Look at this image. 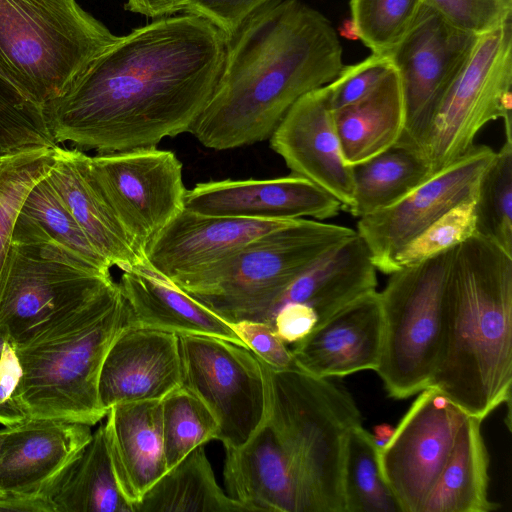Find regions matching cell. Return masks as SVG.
<instances>
[{
    "label": "cell",
    "instance_id": "obj_25",
    "mask_svg": "<svg viewBox=\"0 0 512 512\" xmlns=\"http://www.w3.org/2000/svg\"><path fill=\"white\" fill-rule=\"evenodd\" d=\"M118 286L128 325L214 336L245 346L230 323L145 266L122 270Z\"/></svg>",
    "mask_w": 512,
    "mask_h": 512
},
{
    "label": "cell",
    "instance_id": "obj_31",
    "mask_svg": "<svg viewBox=\"0 0 512 512\" xmlns=\"http://www.w3.org/2000/svg\"><path fill=\"white\" fill-rule=\"evenodd\" d=\"M379 447L362 424L348 435L343 463L345 512H402L383 479Z\"/></svg>",
    "mask_w": 512,
    "mask_h": 512
},
{
    "label": "cell",
    "instance_id": "obj_28",
    "mask_svg": "<svg viewBox=\"0 0 512 512\" xmlns=\"http://www.w3.org/2000/svg\"><path fill=\"white\" fill-rule=\"evenodd\" d=\"M54 512H134L122 493L104 424L47 490Z\"/></svg>",
    "mask_w": 512,
    "mask_h": 512
},
{
    "label": "cell",
    "instance_id": "obj_32",
    "mask_svg": "<svg viewBox=\"0 0 512 512\" xmlns=\"http://www.w3.org/2000/svg\"><path fill=\"white\" fill-rule=\"evenodd\" d=\"M218 431L212 412L185 387L161 400V433L167 470L195 448L217 440Z\"/></svg>",
    "mask_w": 512,
    "mask_h": 512
},
{
    "label": "cell",
    "instance_id": "obj_16",
    "mask_svg": "<svg viewBox=\"0 0 512 512\" xmlns=\"http://www.w3.org/2000/svg\"><path fill=\"white\" fill-rule=\"evenodd\" d=\"M269 139L293 174L325 190L349 212L353 205V167L343 157L328 84L298 99Z\"/></svg>",
    "mask_w": 512,
    "mask_h": 512
},
{
    "label": "cell",
    "instance_id": "obj_22",
    "mask_svg": "<svg viewBox=\"0 0 512 512\" xmlns=\"http://www.w3.org/2000/svg\"><path fill=\"white\" fill-rule=\"evenodd\" d=\"M90 427L43 419L17 424L0 458V492L47 495L53 481L91 439Z\"/></svg>",
    "mask_w": 512,
    "mask_h": 512
},
{
    "label": "cell",
    "instance_id": "obj_15",
    "mask_svg": "<svg viewBox=\"0 0 512 512\" xmlns=\"http://www.w3.org/2000/svg\"><path fill=\"white\" fill-rule=\"evenodd\" d=\"M495 153L490 146L474 144L393 205L359 218L356 232L377 271L393 273V258L404 245L448 210L476 196Z\"/></svg>",
    "mask_w": 512,
    "mask_h": 512
},
{
    "label": "cell",
    "instance_id": "obj_44",
    "mask_svg": "<svg viewBox=\"0 0 512 512\" xmlns=\"http://www.w3.org/2000/svg\"><path fill=\"white\" fill-rule=\"evenodd\" d=\"M318 324L316 312L308 305L289 302L282 305L273 319V327L286 344H294L307 336Z\"/></svg>",
    "mask_w": 512,
    "mask_h": 512
},
{
    "label": "cell",
    "instance_id": "obj_43",
    "mask_svg": "<svg viewBox=\"0 0 512 512\" xmlns=\"http://www.w3.org/2000/svg\"><path fill=\"white\" fill-rule=\"evenodd\" d=\"M234 332L261 361L276 370L296 368L291 350L266 322L240 321L231 324Z\"/></svg>",
    "mask_w": 512,
    "mask_h": 512
},
{
    "label": "cell",
    "instance_id": "obj_47",
    "mask_svg": "<svg viewBox=\"0 0 512 512\" xmlns=\"http://www.w3.org/2000/svg\"><path fill=\"white\" fill-rule=\"evenodd\" d=\"M394 428L388 424H381L374 428V439L379 448H381L391 437Z\"/></svg>",
    "mask_w": 512,
    "mask_h": 512
},
{
    "label": "cell",
    "instance_id": "obj_29",
    "mask_svg": "<svg viewBox=\"0 0 512 512\" xmlns=\"http://www.w3.org/2000/svg\"><path fill=\"white\" fill-rule=\"evenodd\" d=\"M205 445L168 469L134 506V512H249L218 485Z\"/></svg>",
    "mask_w": 512,
    "mask_h": 512
},
{
    "label": "cell",
    "instance_id": "obj_33",
    "mask_svg": "<svg viewBox=\"0 0 512 512\" xmlns=\"http://www.w3.org/2000/svg\"><path fill=\"white\" fill-rule=\"evenodd\" d=\"M486 169L476 195L477 233L512 255V127Z\"/></svg>",
    "mask_w": 512,
    "mask_h": 512
},
{
    "label": "cell",
    "instance_id": "obj_19",
    "mask_svg": "<svg viewBox=\"0 0 512 512\" xmlns=\"http://www.w3.org/2000/svg\"><path fill=\"white\" fill-rule=\"evenodd\" d=\"M296 220L205 216L184 208L149 247L145 267L173 284Z\"/></svg>",
    "mask_w": 512,
    "mask_h": 512
},
{
    "label": "cell",
    "instance_id": "obj_14",
    "mask_svg": "<svg viewBox=\"0 0 512 512\" xmlns=\"http://www.w3.org/2000/svg\"><path fill=\"white\" fill-rule=\"evenodd\" d=\"M477 38L452 27L423 3L411 28L389 54L404 101L405 127L400 142L420 150L442 99Z\"/></svg>",
    "mask_w": 512,
    "mask_h": 512
},
{
    "label": "cell",
    "instance_id": "obj_8",
    "mask_svg": "<svg viewBox=\"0 0 512 512\" xmlns=\"http://www.w3.org/2000/svg\"><path fill=\"white\" fill-rule=\"evenodd\" d=\"M20 212L0 286V330L24 344L115 285Z\"/></svg>",
    "mask_w": 512,
    "mask_h": 512
},
{
    "label": "cell",
    "instance_id": "obj_34",
    "mask_svg": "<svg viewBox=\"0 0 512 512\" xmlns=\"http://www.w3.org/2000/svg\"><path fill=\"white\" fill-rule=\"evenodd\" d=\"M57 147L43 106L0 76V159Z\"/></svg>",
    "mask_w": 512,
    "mask_h": 512
},
{
    "label": "cell",
    "instance_id": "obj_3",
    "mask_svg": "<svg viewBox=\"0 0 512 512\" xmlns=\"http://www.w3.org/2000/svg\"><path fill=\"white\" fill-rule=\"evenodd\" d=\"M445 335L429 387L481 419L511 402L512 255L475 233L452 250Z\"/></svg>",
    "mask_w": 512,
    "mask_h": 512
},
{
    "label": "cell",
    "instance_id": "obj_27",
    "mask_svg": "<svg viewBox=\"0 0 512 512\" xmlns=\"http://www.w3.org/2000/svg\"><path fill=\"white\" fill-rule=\"evenodd\" d=\"M482 420L466 415L451 454L422 512H490L499 505L489 499V454Z\"/></svg>",
    "mask_w": 512,
    "mask_h": 512
},
{
    "label": "cell",
    "instance_id": "obj_7",
    "mask_svg": "<svg viewBox=\"0 0 512 512\" xmlns=\"http://www.w3.org/2000/svg\"><path fill=\"white\" fill-rule=\"evenodd\" d=\"M118 38L76 0H0V76L41 106Z\"/></svg>",
    "mask_w": 512,
    "mask_h": 512
},
{
    "label": "cell",
    "instance_id": "obj_45",
    "mask_svg": "<svg viewBox=\"0 0 512 512\" xmlns=\"http://www.w3.org/2000/svg\"><path fill=\"white\" fill-rule=\"evenodd\" d=\"M54 512L45 494L0 492V512Z\"/></svg>",
    "mask_w": 512,
    "mask_h": 512
},
{
    "label": "cell",
    "instance_id": "obj_9",
    "mask_svg": "<svg viewBox=\"0 0 512 512\" xmlns=\"http://www.w3.org/2000/svg\"><path fill=\"white\" fill-rule=\"evenodd\" d=\"M453 249L391 273L379 292L383 336L375 372L389 397L406 399L433 380L444 342L445 287Z\"/></svg>",
    "mask_w": 512,
    "mask_h": 512
},
{
    "label": "cell",
    "instance_id": "obj_12",
    "mask_svg": "<svg viewBox=\"0 0 512 512\" xmlns=\"http://www.w3.org/2000/svg\"><path fill=\"white\" fill-rule=\"evenodd\" d=\"M88 164L145 262L151 244L185 208L182 163L173 152L151 147L97 153Z\"/></svg>",
    "mask_w": 512,
    "mask_h": 512
},
{
    "label": "cell",
    "instance_id": "obj_42",
    "mask_svg": "<svg viewBox=\"0 0 512 512\" xmlns=\"http://www.w3.org/2000/svg\"><path fill=\"white\" fill-rule=\"evenodd\" d=\"M273 0H188L185 11L208 19L231 40L243 24Z\"/></svg>",
    "mask_w": 512,
    "mask_h": 512
},
{
    "label": "cell",
    "instance_id": "obj_4",
    "mask_svg": "<svg viewBox=\"0 0 512 512\" xmlns=\"http://www.w3.org/2000/svg\"><path fill=\"white\" fill-rule=\"evenodd\" d=\"M127 325L118 283L30 341L15 345L27 419L93 426L106 417L98 396L104 357Z\"/></svg>",
    "mask_w": 512,
    "mask_h": 512
},
{
    "label": "cell",
    "instance_id": "obj_18",
    "mask_svg": "<svg viewBox=\"0 0 512 512\" xmlns=\"http://www.w3.org/2000/svg\"><path fill=\"white\" fill-rule=\"evenodd\" d=\"M182 385L178 334L127 324L104 357L99 402L107 413L122 402L162 400Z\"/></svg>",
    "mask_w": 512,
    "mask_h": 512
},
{
    "label": "cell",
    "instance_id": "obj_26",
    "mask_svg": "<svg viewBox=\"0 0 512 512\" xmlns=\"http://www.w3.org/2000/svg\"><path fill=\"white\" fill-rule=\"evenodd\" d=\"M333 116L343 157L350 166L398 143L405 127V109L394 67L370 95L333 111Z\"/></svg>",
    "mask_w": 512,
    "mask_h": 512
},
{
    "label": "cell",
    "instance_id": "obj_10",
    "mask_svg": "<svg viewBox=\"0 0 512 512\" xmlns=\"http://www.w3.org/2000/svg\"><path fill=\"white\" fill-rule=\"evenodd\" d=\"M512 18L479 35L442 99L420 150L433 173L474 145L479 131L502 119L512 125Z\"/></svg>",
    "mask_w": 512,
    "mask_h": 512
},
{
    "label": "cell",
    "instance_id": "obj_6",
    "mask_svg": "<svg viewBox=\"0 0 512 512\" xmlns=\"http://www.w3.org/2000/svg\"><path fill=\"white\" fill-rule=\"evenodd\" d=\"M355 234L346 226L297 219L173 285L230 324L259 321L273 326L286 287Z\"/></svg>",
    "mask_w": 512,
    "mask_h": 512
},
{
    "label": "cell",
    "instance_id": "obj_1",
    "mask_svg": "<svg viewBox=\"0 0 512 512\" xmlns=\"http://www.w3.org/2000/svg\"><path fill=\"white\" fill-rule=\"evenodd\" d=\"M227 45L217 26L188 13L119 37L43 106L55 141L109 153L156 147L188 132L215 90Z\"/></svg>",
    "mask_w": 512,
    "mask_h": 512
},
{
    "label": "cell",
    "instance_id": "obj_23",
    "mask_svg": "<svg viewBox=\"0 0 512 512\" xmlns=\"http://www.w3.org/2000/svg\"><path fill=\"white\" fill-rule=\"evenodd\" d=\"M46 178L91 245L111 267L125 270L145 266L92 175L87 154L76 148L58 147Z\"/></svg>",
    "mask_w": 512,
    "mask_h": 512
},
{
    "label": "cell",
    "instance_id": "obj_5",
    "mask_svg": "<svg viewBox=\"0 0 512 512\" xmlns=\"http://www.w3.org/2000/svg\"><path fill=\"white\" fill-rule=\"evenodd\" d=\"M260 363L266 381L267 420L292 463L307 512H345L346 444L351 429L362 424L352 395L332 378Z\"/></svg>",
    "mask_w": 512,
    "mask_h": 512
},
{
    "label": "cell",
    "instance_id": "obj_24",
    "mask_svg": "<svg viewBox=\"0 0 512 512\" xmlns=\"http://www.w3.org/2000/svg\"><path fill=\"white\" fill-rule=\"evenodd\" d=\"M104 429L117 482L134 511L145 492L167 471L161 400L113 405Z\"/></svg>",
    "mask_w": 512,
    "mask_h": 512
},
{
    "label": "cell",
    "instance_id": "obj_48",
    "mask_svg": "<svg viewBox=\"0 0 512 512\" xmlns=\"http://www.w3.org/2000/svg\"><path fill=\"white\" fill-rule=\"evenodd\" d=\"M16 425L13 426H3V428L0 429V458L2 454L4 453L7 443L9 441V438L14 431Z\"/></svg>",
    "mask_w": 512,
    "mask_h": 512
},
{
    "label": "cell",
    "instance_id": "obj_41",
    "mask_svg": "<svg viewBox=\"0 0 512 512\" xmlns=\"http://www.w3.org/2000/svg\"><path fill=\"white\" fill-rule=\"evenodd\" d=\"M22 368L14 343L0 330V424L17 425L27 419L21 403Z\"/></svg>",
    "mask_w": 512,
    "mask_h": 512
},
{
    "label": "cell",
    "instance_id": "obj_36",
    "mask_svg": "<svg viewBox=\"0 0 512 512\" xmlns=\"http://www.w3.org/2000/svg\"><path fill=\"white\" fill-rule=\"evenodd\" d=\"M423 0H350L355 34L374 54L389 55L405 37Z\"/></svg>",
    "mask_w": 512,
    "mask_h": 512
},
{
    "label": "cell",
    "instance_id": "obj_30",
    "mask_svg": "<svg viewBox=\"0 0 512 512\" xmlns=\"http://www.w3.org/2000/svg\"><path fill=\"white\" fill-rule=\"evenodd\" d=\"M352 167L354 193L349 213L357 218L393 205L434 174L419 149L400 141Z\"/></svg>",
    "mask_w": 512,
    "mask_h": 512
},
{
    "label": "cell",
    "instance_id": "obj_49",
    "mask_svg": "<svg viewBox=\"0 0 512 512\" xmlns=\"http://www.w3.org/2000/svg\"><path fill=\"white\" fill-rule=\"evenodd\" d=\"M7 159V158H6ZM5 159H0V169H1V166H2V163Z\"/></svg>",
    "mask_w": 512,
    "mask_h": 512
},
{
    "label": "cell",
    "instance_id": "obj_21",
    "mask_svg": "<svg viewBox=\"0 0 512 512\" xmlns=\"http://www.w3.org/2000/svg\"><path fill=\"white\" fill-rule=\"evenodd\" d=\"M224 483L249 512H307L292 463L266 421L238 448L225 449Z\"/></svg>",
    "mask_w": 512,
    "mask_h": 512
},
{
    "label": "cell",
    "instance_id": "obj_2",
    "mask_svg": "<svg viewBox=\"0 0 512 512\" xmlns=\"http://www.w3.org/2000/svg\"><path fill=\"white\" fill-rule=\"evenodd\" d=\"M343 66L323 14L299 0H273L228 41L215 90L188 132L214 150L262 142L298 99L332 82Z\"/></svg>",
    "mask_w": 512,
    "mask_h": 512
},
{
    "label": "cell",
    "instance_id": "obj_38",
    "mask_svg": "<svg viewBox=\"0 0 512 512\" xmlns=\"http://www.w3.org/2000/svg\"><path fill=\"white\" fill-rule=\"evenodd\" d=\"M476 229V196L457 204L404 245L393 258V272L449 251Z\"/></svg>",
    "mask_w": 512,
    "mask_h": 512
},
{
    "label": "cell",
    "instance_id": "obj_50",
    "mask_svg": "<svg viewBox=\"0 0 512 512\" xmlns=\"http://www.w3.org/2000/svg\"><path fill=\"white\" fill-rule=\"evenodd\" d=\"M508 2L512 3V0H507Z\"/></svg>",
    "mask_w": 512,
    "mask_h": 512
},
{
    "label": "cell",
    "instance_id": "obj_20",
    "mask_svg": "<svg viewBox=\"0 0 512 512\" xmlns=\"http://www.w3.org/2000/svg\"><path fill=\"white\" fill-rule=\"evenodd\" d=\"M383 336L379 292L351 302L294 343L297 369L318 378L344 377L378 368Z\"/></svg>",
    "mask_w": 512,
    "mask_h": 512
},
{
    "label": "cell",
    "instance_id": "obj_11",
    "mask_svg": "<svg viewBox=\"0 0 512 512\" xmlns=\"http://www.w3.org/2000/svg\"><path fill=\"white\" fill-rule=\"evenodd\" d=\"M179 336L183 387L195 394L218 423L224 449L246 443L267 419L265 374L247 347L208 335Z\"/></svg>",
    "mask_w": 512,
    "mask_h": 512
},
{
    "label": "cell",
    "instance_id": "obj_37",
    "mask_svg": "<svg viewBox=\"0 0 512 512\" xmlns=\"http://www.w3.org/2000/svg\"><path fill=\"white\" fill-rule=\"evenodd\" d=\"M56 149L18 155L7 158L2 163L0 169V286L14 223L21 204L31 187L49 173L55 162Z\"/></svg>",
    "mask_w": 512,
    "mask_h": 512
},
{
    "label": "cell",
    "instance_id": "obj_40",
    "mask_svg": "<svg viewBox=\"0 0 512 512\" xmlns=\"http://www.w3.org/2000/svg\"><path fill=\"white\" fill-rule=\"evenodd\" d=\"M392 69L389 55L374 53L359 63L344 65L328 84L332 110L352 105L370 95Z\"/></svg>",
    "mask_w": 512,
    "mask_h": 512
},
{
    "label": "cell",
    "instance_id": "obj_13",
    "mask_svg": "<svg viewBox=\"0 0 512 512\" xmlns=\"http://www.w3.org/2000/svg\"><path fill=\"white\" fill-rule=\"evenodd\" d=\"M465 416L439 390L425 388L379 448L383 479L402 512H422Z\"/></svg>",
    "mask_w": 512,
    "mask_h": 512
},
{
    "label": "cell",
    "instance_id": "obj_39",
    "mask_svg": "<svg viewBox=\"0 0 512 512\" xmlns=\"http://www.w3.org/2000/svg\"><path fill=\"white\" fill-rule=\"evenodd\" d=\"M452 27L476 36L512 18L507 0H423Z\"/></svg>",
    "mask_w": 512,
    "mask_h": 512
},
{
    "label": "cell",
    "instance_id": "obj_35",
    "mask_svg": "<svg viewBox=\"0 0 512 512\" xmlns=\"http://www.w3.org/2000/svg\"><path fill=\"white\" fill-rule=\"evenodd\" d=\"M20 212L34 220L57 243L100 271L110 273V264L91 245L46 176L28 191Z\"/></svg>",
    "mask_w": 512,
    "mask_h": 512
},
{
    "label": "cell",
    "instance_id": "obj_17",
    "mask_svg": "<svg viewBox=\"0 0 512 512\" xmlns=\"http://www.w3.org/2000/svg\"><path fill=\"white\" fill-rule=\"evenodd\" d=\"M185 209L215 217L324 221L337 216L343 207L325 190L292 173L272 179L198 183L187 190Z\"/></svg>",
    "mask_w": 512,
    "mask_h": 512
},
{
    "label": "cell",
    "instance_id": "obj_46",
    "mask_svg": "<svg viewBox=\"0 0 512 512\" xmlns=\"http://www.w3.org/2000/svg\"><path fill=\"white\" fill-rule=\"evenodd\" d=\"M188 0H127L126 9L150 18H162L184 10Z\"/></svg>",
    "mask_w": 512,
    "mask_h": 512
}]
</instances>
